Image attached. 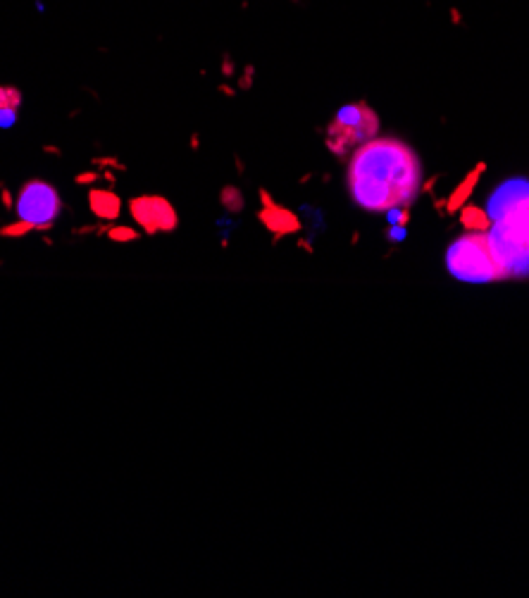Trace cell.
<instances>
[{"mask_svg": "<svg viewBox=\"0 0 529 598\" xmlns=\"http://www.w3.org/2000/svg\"><path fill=\"white\" fill-rule=\"evenodd\" d=\"M346 184L353 203L367 212L410 208L422 191V163L401 138L375 136L353 150Z\"/></svg>", "mask_w": 529, "mask_h": 598, "instance_id": "cell-1", "label": "cell"}, {"mask_svg": "<svg viewBox=\"0 0 529 598\" xmlns=\"http://www.w3.org/2000/svg\"><path fill=\"white\" fill-rule=\"evenodd\" d=\"M487 212L491 217L487 236L508 277L529 274V184L505 181L491 193Z\"/></svg>", "mask_w": 529, "mask_h": 598, "instance_id": "cell-2", "label": "cell"}, {"mask_svg": "<svg viewBox=\"0 0 529 598\" xmlns=\"http://www.w3.org/2000/svg\"><path fill=\"white\" fill-rule=\"evenodd\" d=\"M446 267L451 277L465 284H489L508 279V272L496 257L487 234L465 231L458 236L446 253Z\"/></svg>", "mask_w": 529, "mask_h": 598, "instance_id": "cell-3", "label": "cell"}, {"mask_svg": "<svg viewBox=\"0 0 529 598\" xmlns=\"http://www.w3.org/2000/svg\"><path fill=\"white\" fill-rule=\"evenodd\" d=\"M325 143L337 158H346L360 145L379 136V115L367 103H348L327 124Z\"/></svg>", "mask_w": 529, "mask_h": 598, "instance_id": "cell-4", "label": "cell"}, {"mask_svg": "<svg viewBox=\"0 0 529 598\" xmlns=\"http://www.w3.org/2000/svg\"><path fill=\"white\" fill-rule=\"evenodd\" d=\"M19 222H26L31 229H51L62 212V201L55 186L43 179H29L21 184L17 201H15Z\"/></svg>", "mask_w": 529, "mask_h": 598, "instance_id": "cell-5", "label": "cell"}, {"mask_svg": "<svg viewBox=\"0 0 529 598\" xmlns=\"http://www.w3.org/2000/svg\"><path fill=\"white\" fill-rule=\"evenodd\" d=\"M129 212L136 219V224L148 234L160 231H174L179 224L177 210L163 196H136L129 201Z\"/></svg>", "mask_w": 529, "mask_h": 598, "instance_id": "cell-6", "label": "cell"}, {"mask_svg": "<svg viewBox=\"0 0 529 598\" xmlns=\"http://www.w3.org/2000/svg\"><path fill=\"white\" fill-rule=\"evenodd\" d=\"M260 201H262V208L258 212V219L264 224V229L272 231L274 239H282V236H289V234H298L301 229V217L291 210H286L282 206L269 198L267 191H260Z\"/></svg>", "mask_w": 529, "mask_h": 598, "instance_id": "cell-7", "label": "cell"}, {"mask_svg": "<svg viewBox=\"0 0 529 598\" xmlns=\"http://www.w3.org/2000/svg\"><path fill=\"white\" fill-rule=\"evenodd\" d=\"M484 170H487V165L479 163L477 167H474V170H469V172H467L465 179H463L460 184H458L456 188H453L451 196H448V201H446V208H444V212H446V215H456L458 210H460L463 206H465L467 198L474 193V186L479 184V176H482V172H484Z\"/></svg>", "mask_w": 529, "mask_h": 598, "instance_id": "cell-8", "label": "cell"}, {"mask_svg": "<svg viewBox=\"0 0 529 598\" xmlns=\"http://www.w3.org/2000/svg\"><path fill=\"white\" fill-rule=\"evenodd\" d=\"M89 206L93 210V215H98L100 219H117V215H120V210H122V201L117 193L93 188V191L89 193Z\"/></svg>", "mask_w": 529, "mask_h": 598, "instance_id": "cell-9", "label": "cell"}, {"mask_svg": "<svg viewBox=\"0 0 529 598\" xmlns=\"http://www.w3.org/2000/svg\"><path fill=\"white\" fill-rule=\"evenodd\" d=\"M458 222L465 231H474V234H487L491 229V217L484 208H477V206H463L458 210Z\"/></svg>", "mask_w": 529, "mask_h": 598, "instance_id": "cell-10", "label": "cell"}, {"mask_svg": "<svg viewBox=\"0 0 529 598\" xmlns=\"http://www.w3.org/2000/svg\"><path fill=\"white\" fill-rule=\"evenodd\" d=\"M301 227L307 231V236H320L325 231V215L322 210L312 208V206H303L301 208Z\"/></svg>", "mask_w": 529, "mask_h": 598, "instance_id": "cell-11", "label": "cell"}, {"mask_svg": "<svg viewBox=\"0 0 529 598\" xmlns=\"http://www.w3.org/2000/svg\"><path fill=\"white\" fill-rule=\"evenodd\" d=\"M219 201H222V206L226 208V212H241V210H244V193L234 186L222 188Z\"/></svg>", "mask_w": 529, "mask_h": 598, "instance_id": "cell-12", "label": "cell"}, {"mask_svg": "<svg viewBox=\"0 0 529 598\" xmlns=\"http://www.w3.org/2000/svg\"><path fill=\"white\" fill-rule=\"evenodd\" d=\"M21 93L12 86H0V107H19Z\"/></svg>", "mask_w": 529, "mask_h": 598, "instance_id": "cell-13", "label": "cell"}, {"mask_svg": "<svg viewBox=\"0 0 529 598\" xmlns=\"http://www.w3.org/2000/svg\"><path fill=\"white\" fill-rule=\"evenodd\" d=\"M19 107H0V129H12L17 124Z\"/></svg>", "mask_w": 529, "mask_h": 598, "instance_id": "cell-14", "label": "cell"}, {"mask_svg": "<svg viewBox=\"0 0 529 598\" xmlns=\"http://www.w3.org/2000/svg\"><path fill=\"white\" fill-rule=\"evenodd\" d=\"M107 236H110L112 241H136L138 234L134 229L129 227H112L110 231H107Z\"/></svg>", "mask_w": 529, "mask_h": 598, "instance_id": "cell-15", "label": "cell"}, {"mask_svg": "<svg viewBox=\"0 0 529 598\" xmlns=\"http://www.w3.org/2000/svg\"><path fill=\"white\" fill-rule=\"evenodd\" d=\"M386 219L391 224H403V227H406L410 219V212H408V208H391V210H386Z\"/></svg>", "mask_w": 529, "mask_h": 598, "instance_id": "cell-16", "label": "cell"}, {"mask_svg": "<svg viewBox=\"0 0 529 598\" xmlns=\"http://www.w3.org/2000/svg\"><path fill=\"white\" fill-rule=\"evenodd\" d=\"M406 236H408V229L403 227V224H391V229H388V241L401 244V241H406Z\"/></svg>", "mask_w": 529, "mask_h": 598, "instance_id": "cell-17", "label": "cell"}, {"mask_svg": "<svg viewBox=\"0 0 529 598\" xmlns=\"http://www.w3.org/2000/svg\"><path fill=\"white\" fill-rule=\"evenodd\" d=\"M3 203L5 206H12V201H10V191H3Z\"/></svg>", "mask_w": 529, "mask_h": 598, "instance_id": "cell-18", "label": "cell"}]
</instances>
